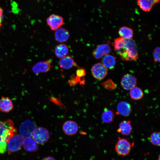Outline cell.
<instances>
[{
    "label": "cell",
    "mask_w": 160,
    "mask_h": 160,
    "mask_svg": "<svg viewBox=\"0 0 160 160\" xmlns=\"http://www.w3.org/2000/svg\"><path fill=\"white\" fill-rule=\"evenodd\" d=\"M112 44L114 50L124 61H131L137 60L139 55L135 40L121 37L116 39Z\"/></svg>",
    "instance_id": "cell-1"
},
{
    "label": "cell",
    "mask_w": 160,
    "mask_h": 160,
    "mask_svg": "<svg viewBox=\"0 0 160 160\" xmlns=\"http://www.w3.org/2000/svg\"><path fill=\"white\" fill-rule=\"evenodd\" d=\"M16 132L17 129L12 120L0 121V154L6 152L8 142Z\"/></svg>",
    "instance_id": "cell-2"
},
{
    "label": "cell",
    "mask_w": 160,
    "mask_h": 160,
    "mask_svg": "<svg viewBox=\"0 0 160 160\" xmlns=\"http://www.w3.org/2000/svg\"><path fill=\"white\" fill-rule=\"evenodd\" d=\"M133 144L125 138L119 137L115 145V151L120 155L127 156L130 153Z\"/></svg>",
    "instance_id": "cell-3"
},
{
    "label": "cell",
    "mask_w": 160,
    "mask_h": 160,
    "mask_svg": "<svg viewBox=\"0 0 160 160\" xmlns=\"http://www.w3.org/2000/svg\"><path fill=\"white\" fill-rule=\"evenodd\" d=\"M32 137L37 144L43 145L49 140L50 134L46 128L38 127L34 129Z\"/></svg>",
    "instance_id": "cell-4"
},
{
    "label": "cell",
    "mask_w": 160,
    "mask_h": 160,
    "mask_svg": "<svg viewBox=\"0 0 160 160\" xmlns=\"http://www.w3.org/2000/svg\"><path fill=\"white\" fill-rule=\"evenodd\" d=\"M24 137L20 135L15 134L9 140L7 144V150L11 153L20 150L23 144Z\"/></svg>",
    "instance_id": "cell-5"
},
{
    "label": "cell",
    "mask_w": 160,
    "mask_h": 160,
    "mask_svg": "<svg viewBox=\"0 0 160 160\" xmlns=\"http://www.w3.org/2000/svg\"><path fill=\"white\" fill-rule=\"evenodd\" d=\"M36 128V124L34 122L27 119L21 124L19 131L20 135L24 137H32Z\"/></svg>",
    "instance_id": "cell-6"
},
{
    "label": "cell",
    "mask_w": 160,
    "mask_h": 160,
    "mask_svg": "<svg viewBox=\"0 0 160 160\" xmlns=\"http://www.w3.org/2000/svg\"><path fill=\"white\" fill-rule=\"evenodd\" d=\"M91 72L94 78L96 79L101 80L107 76L108 69L102 63H98L92 66Z\"/></svg>",
    "instance_id": "cell-7"
},
{
    "label": "cell",
    "mask_w": 160,
    "mask_h": 160,
    "mask_svg": "<svg viewBox=\"0 0 160 160\" xmlns=\"http://www.w3.org/2000/svg\"><path fill=\"white\" fill-rule=\"evenodd\" d=\"M47 24L52 31H56L60 28L63 24V19L60 16L53 14L46 19Z\"/></svg>",
    "instance_id": "cell-8"
},
{
    "label": "cell",
    "mask_w": 160,
    "mask_h": 160,
    "mask_svg": "<svg viewBox=\"0 0 160 160\" xmlns=\"http://www.w3.org/2000/svg\"><path fill=\"white\" fill-rule=\"evenodd\" d=\"M137 79L133 75L129 73L124 75L122 78L121 84L122 88L126 90H130L135 87Z\"/></svg>",
    "instance_id": "cell-9"
},
{
    "label": "cell",
    "mask_w": 160,
    "mask_h": 160,
    "mask_svg": "<svg viewBox=\"0 0 160 160\" xmlns=\"http://www.w3.org/2000/svg\"><path fill=\"white\" fill-rule=\"evenodd\" d=\"M110 47L108 44H102L97 45L92 52V55L96 59L102 58L111 52Z\"/></svg>",
    "instance_id": "cell-10"
},
{
    "label": "cell",
    "mask_w": 160,
    "mask_h": 160,
    "mask_svg": "<svg viewBox=\"0 0 160 160\" xmlns=\"http://www.w3.org/2000/svg\"><path fill=\"white\" fill-rule=\"evenodd\" d=\"M51 60L39 62L32 67V72L36 74L47 72L51 69Z\"/></svg>",
    "instance_id": "cell-11"
},
{
    "label": "cell",
    "mask_w": 160,
    "mask_h": 160,
    "mask_svg": "<svg viewBox=\"0 0 160 160\" xmlns=\"http://www.w3.org/2000/svg\"><path fill=\"white\" fill-rule=\"evenodd\" d=\"M62 128L64 133L68 136L75 134L78 130L77 124L72 121L69 120L65 121L63 124Z\"/></svg>",
    "instance_id": "cell-12"
},
{
    "label": "cell",
    "mask_w": 160,
    "mask_h": 160,
    "mask_svg": "<svg viewBox=\"0 0 160 160\" xmlns=\"http://www.w3.org/2000/svg\"><path fill=\"white\" fill-rule=\"evenodd\" d=\"M58 64L60 68L65 70L69 69L73 67H78L73 58L69 55L60 58Z\"/></svg>",
    "instance_id": "cell-13"
},
{
    "label": "cell",
    "mask_w": 160,
    "mask_h": 160,
    "mask_svg": "<svg viewBox=\"0 0 160 160\" xmlns=\"http://www.w3.org/2000/svg\"><path fill=\"white\" fill-rule=\"evenodd\" d=\"M132 108L130 104L125 101H121L119 103L117 106V112L118 114L127 116L131 113Z\"/></svg>",
    "instance_id": "cell-14"
},
{
    "label": "cell",
    "mask_w": 160,
    "mask_h": 160,
    "mask_svg": "<svg viewBox=\"0 0 160 160\" xmlns=\"http://www.w3.org/2000/svg\"><path fill=\"white\" fill-rule=\"evenodd\" d=\"M159 2L160 0H137V4L142 10L148 12L151 11L153 7Z\"/></svg>",
    "instance_id": "cell-15"
},
{
    "label": "cell",
    "mask_w": 160,
    "mask_h": 160,
    "mask_svg": "<svg viewBox=\"0 0 160 160\" xmlns=\"http://www.w3.org/2000/svg\"><path fill=\"white\" fill-rule=\"evenodd\" d=\"M68 31L64 28H60L56 31L54 33L55 40L60 43H63L68 41L70 37Z\"/></svg>",
    "instance_id": "cell-16"
},
{
    "label": "cell",
    "mask_w": 160,
    "mask_h": 160,
    "mask_svg": "<svg viewBox=\"0 0 160 160\" xmlns=\"http://www.w3.org/2000/svg\"><path fill=\"white\" fill-rule=\"evenodd\" d=\"M14 108L13 103L9 97L2 96L0 99V111L7 113L11 111Z\"/></svg>",
    "instance_id": "cell-17"
},
{
    "label": "cell",
    "mask_w": 160,
    "mask_h": 160,
    "mask_svg": "<svg viewBox=\"0 0 160 160\" xmlns=\"http://www.w3.org/2000/svg\"><path fill=\"white\" fill-rule=\"evenodd\" d=\"M132 130V127L130 121L124 120L120 123L117 131L123 135L127 136L130 134Z\"/></svg>",
    "instance_id": "cell-18"
},
{
    "label": "cell",
    "mask_w": 160,
    "mask_h": 160,
    "mask_svg": "<svg viewBox=\"0 0 160 160\" xmlns=\"http://www.w3.org/2000/svg\"><path fill=\"white\" fill-rule=\"evenodd\" d=\"M24 149L29 152L36 151L38 147L37 143L32 137H27L24 139L23 143Z\"/></svg>",
    "instance_id": "cell-19"
},
{
    "label": "cell",
    "mask_w": 160,
    "mask_h": 160,
    "mask_svg": "<svg viewBox=\"0 0 160 160\" xmlns=\"http://www.w3.org/2000/svg\"><path fill=\"white\" fill-rule=\"evenodd\" d=\"M69 52L68 46L65 44H61L56 46L55 49V53L58 58H61L67 55Z\"/></svg>",
    "instance_id": "cell-20"
},
{
    "label": "cell",
    "mask_w": 160,
    "mask_h": 160,
    "mask_svg": "<svg viewBox=\"0 0 160 160\" xmlns=\"http://www.w3.org/2000/svg\"><path fill=\"white\" fill-rule=\"evenodd\" d=\"M102 63L107 68L112 69L115 66L116 58L114 56L110 55H108L103 57Z\"/></svg>",
    "instance_id": "cell-21"
},
{
    "label": "cell",
    "mask_w": 160,
    "mask_h": 160,
    "mask_svg": "<svg viewBox=\"0 0 160 160\" xmlns=\"http://www.w3.org/2000/svg\"><path fill=\"white\" fill-rule=\"evenodd\" d=\"M114 117V114L112 111L107 108L104 109L101 115V119L103 122L110 123L113 121Z\"/></svg>",
    "instance_id": "cell-22"
},
{
    "label": "cell",
    "mask_w": 160,
    "mask_h": 160,
    "mask_svg": "<svg viewBox=\"0 0 160 160\" xmlns=\"http://www.w3.org/2000/svg\"><path fill=\"white\" fill-rule=\"evenodd\" d=\"M120 37L126 39H132L133 35V31L131 28L123 26L121 27L119 31Z\"/></svg>",
    "instance_id": "cell-23"
},
{
    "label": "cell",
    "mask_w": 160,
    "mask_h": 160,
    "mask_svg": "<svg viewBox=\"0 0 160 160\" xmlns=\"http://www.w3.org/2000/svg\"><path fill=\"white\" fill-rule=\"evenodd\" d=\"M129 90V95L132 100H138L142 99L143 96V91L139 87L135 86Z\"/></svg>",
    "instance_id": "cell-24"
},
{
    "label": "cell",
    "mask_w": 160,
    "mask_h": 160,
    "mask_svg": "<svg viewBox=\"0 0 160 160\" xmlns=\"http://www.w3.org/2000/svg\"><path fill=\"white\" fill-rule=\"evenodd\" d=\"M160 135L159 132H154L151 134L149 140L152 144L155 146L160 145Z\"/></svg>",
    "instance_id": "cell-25"
},
{
    "label": "cell",
    "mask_w": 160,
    "mask_h": 160,
    "mask_svg": "<svg viewBox=\"0 0 160 160\" xmlns=\"http://www.w3.org/2000/svg\"><path fill=\"white\" fill-rule=\"evenodd\" d=\"M103 87L106 89L109 90H113L116 88L117 85L113 80L108 79L101 83Z\"/></svg>",
    "instance_id": "cell-26"
},
{
    "label": "cell",
    "mask_w": 160,
    "mask_h": 160,
    "mask_svg": "<svg viewBox=\"0 0 160 160\" xmlns=\"http://www.w3.org/2000/svg\"><path fill=\"white\" fill-rule=\"evenodd\" d=\"M70 85L72 86H76L78 83L84 84L85 82L84 79L80 78L76 76H72L68 81Z\"/></svg>",
    "instance_id": "cell-27"
},
{
    "label": "cell",
    "mask_w": 160,
    "mask_h": 160,
    "mask_svg": "<svg viewBox=\"0 0 160 160\" xmlns=\"http://www.w3.org/2000/svg\"><path fill=\"white\" fill-rule=\"evenodd\" d=\"M160 48L156 47L154 50L153 55L154 61L156 62H160Z\"/></svg>",
    "instance_id": "cell-28"
},
{
    "label": "cell",
    "mask_w": 160,
    "mask_h": 160,
    "mask_svg": "<svg viewBox=\"0 0 160 160\" xmlns=\"http://www.w3.org/2000/svg\"><path fill=\"white\" fill-rule=\"evenodd\" d=\"M86 75V70L83 68H79L76 71V76L82 78Z\"/></svg>",
    "instance_id": "cell-29"
},
{
    "label": "cell",
    "mask_w": 160,
    "mask_h": 160,
    "mask_svg": "<svg viewBox=\"0 0 160 160\" xmlns=\"http://www.w3.org/2000/svg\"><path fill=\"white\" fill-rule=\"evenodd\" d=\"M50 100L54 103L59 106H60H60H62L63 105V104L60 100L58 98H55L53 97H51L50 98Z\"/></svg>",
    "instance_id": "cell-30"
},
{
    "label": "cell",
    "mask_w": 160,
    "mask_h": 160,
    "mask_svg": "<svg viewBox=\"0 0 160 160\" xmlns=\"http://www.w3.org/2000/svg\"><path fill=\"white\" fill-rule=\"evenodd\" d=\"M4 18L3 11L0 7V20L2 21Z\"/></svg>",
    "instance_id": "cell-31"
},
{
    "label": "cell",
    "mask_w": 160,
    "mask_h": 160,
    "mask_svg": "<svg viewBox=\"0 0 160 160\" xmlns=\"http://www.w3.org/2000/svg\"><path fill=\"white\" fill-rule=\"evenodd\" d=\"M42 160H55V159L53 157L50 156L44 157Z\"/></svg>",
    "instance_id": "cell-32"
},
{
    "label": "cell",
    "mask_w": 160,
    "mask_h": 160,
    "mask_svg": "<svg viewBox=\"0 0 160 160\" xmlns=\"http://www.w3.org/2000/svg\"><path fill=\"white\" fill-rule=\"evenodd\" d=\"M2 21L0 20V28L1 27L2 25Z\"/></svg>",
    "instance_id": "cell-33"
},
{
    "label": "cell",
    "mask_w": 160,
    "mask_h": 160,
    "mask_svg": "<svg viewBox=\"0 0 160 160\" xmlns=\"http://www.w3.org/2000/svg\"><path fill=\"white\" fill-rule=\"evenodd\" d=\"M160 157H159V160H160Z\"/></svg>",
    "instance_id": "cell-34"
}]
</instances>
